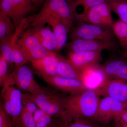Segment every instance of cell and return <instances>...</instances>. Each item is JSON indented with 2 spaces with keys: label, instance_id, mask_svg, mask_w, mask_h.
Listing matches in <instances>:
<instances>
[{
  "label": "cell",
  "instance_id": "6da1fadb",
  "mask_svg": "<svg viewBox=\"0 0 127 127\" xmlns=\"http://www.w3.org/2000/svg\"><path fill=\"white\" fill-rule=\"evenodd\" d=\"M97 90L85 89L64 97V114L62 121L70 119L95 120L100 100Z\"/></svg>",
  "mask_w": 127,
  "mask_h": 127
},
{
  "label": "cell",
  "instance_id": "7a4b0ae2",
  "mask_svg": "<svg viewBox=\"0 0 127 127\" xmlns=\"http://www.w3.org/2000/svg\"><path fill=\"white\" fill-rule=\"evenodd\" d=\"M77 14L72 12L66 0H47L41 11L35 15L30 26H44L47 19L54 16L61 19L70 30L77 21Z\"/></svg>",
  "mask_w": 127,
  "mask_h": 127
},
{
  "label": "cell",
  "instance_id": "3957f363",
  "mask_svg": "<svg viewBox=\"0 0 127 127\" xmlns=\"http://www.w3.org/2000/svg\"><path fill=\"white\" fill-rule=\"evenodd\" d=\"M25 94L44 112L61 119L63 117L64 96L45 88H43L42 92L37 94Z\"/></svg>",
  "mask_w": 127,
  "mask_h": 127
},
{
  "label": "cell",
  "instance_id": "277c9868",
  "mask_svg": "<svg viewBox=\"0 0 127 127\" xmlns=\"http://www.w3.org/2000/svg\"><path fill=\"white\" fill-rule=\"evenodd\" d=\"M70 38L88 39L111 42L114 35L112 27H103L82 22L70 30Z\"/></svg>",
  "mask_w": 127,
  "mask_h": 127
},
{
  "label": "cell",
  "instance_id": "5b68a950",
  "mask_svg": "<svg viewBox=\"0 0 127 127\" xmlns=\"http://www.w3.org/2000/svg\"><path fill=\"white\" fill-rule=\"evenodd\" d=\"M17 45L30 62L41 58L51 52L42 45L32 32L31 26L21 36Z\"/></svg>",
  "mask_w": 127,
  "mask_h": 127
},
{
  "label": "cell",
  "instance_id": "8992f818",
  "mask_svg": "<svg viewBox=\"0 0 127 127\" xmlns=\"http://www.w3.org/2000/svg\"><path fill=\"white\" fill-rule=\"evenodd\" d=\"M111 8L106 2L96 5L89 9L85 14H78V23H84L103 27H112L113 22Z\"/></svg>",
  "mask_w": 127,
  "mask_h": 127
},
{
  "label": "cell",
  "instance_id": "52a82bcc",
  "mask_svg": "<svg viewBox=\"0 0 127 127\" xmlns=\"http://www.w3.org/2000/svg\"><path fill=\"white\" fill-rule=\"evenodd\" d=\"M0 7V11L13 21L16 29L20 25L25 16L34 10L30 0H2Z\"/></svg>",
  "mask_w": 127,
  "mask_h": 127
},
{
  "label": "cell",
  "instance_id": "ba28073f",
  "mask_svg": "<svg viewBox=\"0 0 127 127\" xmlns=\"http://www.w3.org/2000/svg\"><path fill=\"white\" fill-rule=\"evenodd\" d=\"M127 109V103L123 102L109 97H104L98 105L95 120L106 124Z\"/></svg>",
  "mask_w": 127,
  "mask_h": 127
},
{
  "label": "cell",
  "instance_id": "9c48e42d",
  "mask_svg": "<svg viewBox=\"0 0 127 127\" xmlns=\"http://www.w3.org/2000/svg\"><path fill=\"white\" fill-rule=\"evenodd\" d=\"M12 73L16 85L21 91L32 94H37L43 91V88L36 81L27 66L24 65L16 67Z\"/></svg>",
  "mask_w": 127,
  "mask_h": 127
},
{
  "label": "cell",
  "instance_id": "30bf717a",
  "mask_svg": "<svg viewBox=\"0 0 127 127\" xmlns=\"http://www.w3.org/2000/svg\"><path fill=\"white\" fill-rule=\"evenodd\" d=\"M65 46L69 52H74L113 50H115L117 46L114 41L107 42L81 39H73L70 42L66 43Z\"/></svg>",
  "mask_w": 127,
  "mask_h": 127
},
{
  "label": "cell",
  "instance_id": "8fae6325",
  "mask_svg": "<svg viewBox=\"0 0 127 127\" xmlns=\"http://www.w3.org/2000/svg\"><path fill=\"white\" fill-rule=\"evenodd\" d=\"M2 89L6 92L9 96L12 112V123L20 121L22 108V93L16 85L12 73L4 82Z\"/></svg>",
  "mask_w": 127,
  "mask_h": 127
},
{
  "label": "cell",
  "instance_id": "7c38bea8",
  "mask_svg": "<svg viewBox=\"0 0 127 127\" xmlns=\"http://www.w3.org/2000/svg\"><path fill=\"white\" fill-rule=\"evenodd\" d=\"M100 96L109 97L127 103V81L113 79L107 80L102 87L97 90Z\"/></svg>",
  "mask_w": 127,
  "mask_h": 127
},
{
  "label": "cell",
  "instance_id": "4fadbf2b",
  "mask_svg": "<svg viewBox=\"0 0 127 127\" xmlns=\"http://www.w3.org/2000/svg\"><path fill=\"white\" fill-rule=\"evenodd\" d=\"M32 66L39 72L42 77H52L58 75L59 55L51 52L45 56L32 61Z\"/></svg>",
  "mask_w": 127,
  "mask_h": 127
},
{
  "label": "cell",
  "instance_id": "5bb4252c",
  "mask_svg": "<svg viewBox=\"0 0 127 127\" xmlns=\"http://www.w3.org/2000/svg\"><path fill=\"white\" fill-rule=\"evenodd\" d=\"M101 66L107 80L118 79L127 81V60L125 58H112Z\"/></svg>",
  "mask_w": 127,
  "mask_h": 127
},
{
  "label": "cell",
  "instance_id": "9a60e30c",
  "mask_svg": "<svg viewBox=\"0 0 127 127\" xmlns=\"http://www.w3.org/2000/svg\"><path fill=\"white\" fill-rule=\"evenodd\" d=\"M43 78L51 86L70 94L77 93L87 89L83 82L78 79L66 78L58 75Z\"/></svg>",
  "mask_w": 127,
  "mask_h": 127
},
{
  "label": "cell",
  "instance_id": "2e32d148",
  "mask_svg": "<svg viewBox=\"0 0 127 127\" xmlns=\"http://www.w3.org/2000/svg\"><path fill=\"white\" fill-rule=\"evenodd\" d=\"M107 80L101 66L90 67L83 71L82 81L87 89L97 90Z\"/></svg>",
  "mask_w": 127,
  "mask_h": 127
},
{
  "label": "cell",
  "instance_id": "e0dca14e",
  "mask_svg": "<svg viewBox=\"0 0 127 127\" xmlns=\"http://www.w3.org/2000/svg\"><path fill=\"white\" fill-rule=\"evenodd\" d=\"M101 52L102 51L69 52L68 59L83 71L89 67L99 65V62L102 60Z\"/></svg>",
  "mask_w": 127,
  "mask_h": 127
},
{
  "label": "cell",
  "instance_id": "ac0fdd59",
  "mask_svg": "<svg viewBox=\"0 0 127 127\" xmlns=\"http://www.w3.org/2000/svg\"><path fill=\"white\" fill-rule=\"evenodd\" d=\"M46 23L52 27L57 44V51H59L66 45L70 28L61 19L56 17L48 18L45 21L44 25Z\"/></svg>",
  "mask_w": 127,
  "mask_h": 127
},
{
  "label": "cell",
  "instance_id": "d6986e66",
  "mask_svg": "<svg viewBox=\"0 0 127 127\" xmlns=\"http://www.w3.org/2000/svg\"><path fill=\"white\" fill-rule=\"evenodd\" d=\"M32 31L42 45L46 50L53 52L57 51V44L56 37L49 26H42L32 27Z\"/></svg>",
  "mask_w": 127,
  "mask_h": 127
},
{
  "label": "cell",
  "instance_id": "ffe728a7",
  "mask_svg": "<svg viewBox=\"0 0 127 127\" xmlns=\"http://www.w3.org/2000/svg\"><path fill=\"white\" fill-rule=\"evenodd\" d=\"M0 55L9 64H13L16 67L25 65L29 61L17 45L0 43Z\"/></svg>",
  "mask_w": 127,
  "mask_h": 127
},
{
  "label": "cell",
  "instance_id": "44dd1931",
  "mask_svg": "<svg viewBox=\"0 0 127 127\" xmlns=\"http://www.w3.org/2000/svg\"><path fill=\"white\" fill-rule=\"evenodd\" d=\"M57 72L58 75L60 76L82 81L83 71L76 66L69 59L59 55Z\"/></svg>",
  "mask_w": 127,
  "mask_h": 127
},
{
  "label": "cell",
  "instance_id": "7402d4cb",
  "mask_svg": "<svg viewBox=\"0 0 127 127\" xmlns=\"http://www.w3.org/2000/svg\"><path fill=\"white\" fill-rule=\"evenodd\" d=\"M16 31L11 18L0 11V43L7 44L11 40Z\"/></svg>",
  "mask_w": 127,
  "mask_h": 127
},
{
  "label": "cell",
  "instance_id": "603a6c76",
  "mask_svg": "<svg viewBox=\"0 0 127 127\" xmlns=\"http://www.w3.org/2000/svg\"><path fill=\"white\" fill-rule=\"evenodd\" d=\"M62 121L61 127H104V124L94 119H70Z\"/></svg>",
  "mask_w": 127,
  "mask_h": 127
},
{
  "label": "cell",
  "instance_id": "cb8c5ba5",
  "mask_svg": "<svg viewBox=\"0 0 127 127\" xmlns=\"http://www.w3.org/2000/svg\"><path fill=\"white\" fill-rule=\"evenodd\" d=\"M106 2L120 20L127 24V0H107Z\"/></svg>",
  "mask_w": 127,
  "mask_h": 127
},
{
  "label": "cell",
  "instance_id": "d4e9b609",
  "mask_svg": "<svg viewBox=\"0 0 127 127\" xmlns=\"http://www.w3.org/2000/svg\"><path fill=\"white\" fill-rule=\"evenodd\" d=\"M112 29L120 46L124 50H127V24L120 20L114 23Z\"/></svg>",
  "mask_w": 127,
  "mask_h": 127
},
{
  "label": "cell",
  "instance_id": "484cf974",
  "mask_svg": "<svg viewBox=\"0 0 127 127\" xmlns=\"http://www.w3.org/2000/svg\"><path fill=\"white\" fill-rule=\"evenodd\" d=\"M73 13H77L76 9L79 5L84 7V10L82 14H84L91 7L96 5L106 2L107 0H66Z\"/></svg>",
  "mask_w": 127,
  "mask_h": 127
},
{
  "label": "cell",
  "instance_id": "4316f807",
  "mask_svg": "<svg viewBox=\"0 0 127 127\" xmlns=\"http://www.w3.org/2000/svg\"><path fill=\"white\" fill-rule=\"evenodd\" d=\"M35 15L30 16L27 17H25L22 21L20 25L17 28H16L15 32L11 40L8 44L11 46L17 45V41L21 36L26 30L30 26L31 23L33 21Z\"/></svg>",
  "mask_w": 127,
  "mask_h": 127
},
{
  "label": "cell",
  "instance_id": "83f0119b",
  "mask_svg": "<svg viewBox=\"0 0 127 127\" xmlns=\"http://www.w3.org/2000/svg\"><path fill=\"white\" fill-rule=\"evenodd\" d=\"M51 117L37 107L34 114L36 127H50L51 122Z\"/></svg>",
  "mask_w": 127,
  "mask_h": 127
},
{
  "label": "cell",
  "instance_id": "f1b7e54d",
  "mask_svg": "<svg viewBox=\"0 0 127 127\" xmlns=\"http://www.w3.org/2000/svg\"><path fill=\"white\" fill-rule=\"evenodd\" d=\"M20 120L24 127H36L34 114L29 112L22 107Z\"/></svg>",
  "mask_w": 127,
  "mask_h": 127
},
{
  "label": "cell",
  "instance_id": "f546056e",
  "mask_svg": "<svg viewBox=\"0 0 127 127\" xmlns=\"http://www.w3.org/2000/svg\"><path fill=\"white\" fill-rule=\"evenodd\" d=\"M9 63L2 55L0 57V85L2 87L4 82L9 76L8 64Z\"/></svg>",
  "mask_w": 127,
  "mask_h": 127
},
{
  "label": "cell",
  "instance_id": "4dcf8cb0",
  "mask_svg": "<svg viewBox=\"0 0 127 127\" xmlns=\"http://www.w3.org/2000/svg\"><path fill=\"white\" fill-rule=\"evenodd\" d=\"M22 107L28 112L34 114L37 107L36 104L26 96L25 93H22Z\"/></svg>",
  "mask_w": 127,
  "mask_h": 127
},
{
  "label": "cell",
  "instance_id": "1f68e13d",
  "mask_svg": "<svg viewBox=\"0 0 127 127\" xmlns=\"http://www.w3.org/2000/svg\"><path fill=\"white\" fill-rule=\"evenodd\" d=\"M3 108L1 104L0 105V127H12L13 123L10 121L9 116Z\"/></svg>",
  "mask_w": 127,
  "mask_h": 127
},
{
  "label": "cell",
  "instance_id": "d6a6232c",
  "mask_svg": "<svg viewBox=\"0 0 127 127\" xmlns=\"http://www.w3.org/2000/svg\"><path fill=\"white\" fill-rule=\"evenodd\" d=\"M116 118H118L127 124V109L123 111Z\"/></svg>",
  "mask_w": 127,
  "mask_h": 127
},
{
  "label": "cell",
  "instance_id": "836d02e7",
  "mask_svg": "<svg viewBox=\"0 0 127 127\" xmlns=\"http://www.w3.org/2000/svg\"><path fill=\"white\" fill-rule=\"evenodd\" d=\"M115 122V124L119 127H127V124L126 123L118 118H116L113 120Z\"/></svg>",
  "mask_w": 127,
  "mask_h": 127
},
{
  "label": "cell",
  "instance_id": "e575fe53",
  "mask_svg": "<svg viewBox=\"0 0 127 127\" xmlns=\"http://www.w3.org/2000/svg\"><path fill=\"white\" fill-rule=\"evenodd\" d=\"M34 7V10L37 9L45 0H30Z\"/></svg>",
  "mask_w": 127,
  "mask_h": 127
},
{
  "label": "cell",
  "instance_id": "d590c367",
  "mask_svg": "<svg viewBox=\"0 0 127 127\" xmlns=\"http://www.w3.org/2000/svg\"><path fill=\"white\" fill-rule=\"evenodd\" d=\"M13 124L14 125V127H24L22 124L20 120L14 123Z\"/></svg>",
  "mask_w": 127,
  "mask_h": 127
},
{
  "label": "cell",
  "instance_id": "8d00e7d4",
  "mask_svg": "<svg viewBox=\"0 0 127 127\" xmlns=\"http://www.w3.org/2000/svg\"><path fill=\"white\" fill-rule=\"evenodd\" d=\"M122 55L125 58H127V50H124L122 52Z\"/></svg>",
  "mask_w": 127,
  "mask_h": 127
},
{
  "label": "cell",
  "instance_id": "74e56055",
  "mask_svg": "<svg viewBox=\"0 0 127 127\" xmlns=\"http://www.w3.org/2000/svg\"><path fill=\"white\" fill-rule=\"evenodd\" d=\"M51 127H61V125H53L51 126Z\"/></svg>",
  "mask_w": 127,
  "mask_h": 127
},
{
  "label": "cell",
  "instance_id": "f35d334b",
  "mask_svg": "<svg viewBox=\"0 0 127 127\" xmlns=\"http://www.w3.org/2000/svg\"><path fill=\"white\" fill-rule=\"evenodd\" d=\"M115 127H118L117 126V125H116V124H115Z\"/></svg>",
  "mask_w": 127,
  "mask_h": 127
},
{
  "label": "cell",
  "instance_id": "ab89813d",
  "mask_svg": "<svg viewBox=\"0 0 127 127\" xmlns=\"http://www.w3.org/2000/svg\"><path fill=\"white\" fill-rule=\"evenodd\" d=\"M1 0H0V1H1Z\"/></svg>",
  "mask_w": 127,
  "mask_h": 127
}]
</instances>
